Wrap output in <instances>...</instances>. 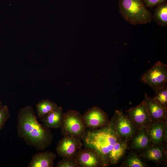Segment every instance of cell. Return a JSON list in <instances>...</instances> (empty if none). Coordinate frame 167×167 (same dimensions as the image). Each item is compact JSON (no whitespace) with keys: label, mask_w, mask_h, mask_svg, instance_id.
Listing matches in <instances>:
<instances>
[{"label":"cell","mask_w":167,"mask_h":167,"mask_svg":"<svg viewBox=\"0 0 167 167\" xmlns=\"http://www.w3.org/2000/svg\"><path fill=\"white\" fill-rule=\"evenodd\" d=\"M119 12L125 21L135 25L150 22L152 14L142 0H119Z\"/></svg>","instance_id":"obj_3"},{"label":"cell","mask_w":167,"mask_h":167,"mask_svg":"<svg viewBox=\"0 0 167 167\" xmlns=\"http://www.w3.org/2000/svg\"><path fill=\"white\" fill-rule=\"evenodd\" d=\"M161 144H150L144 150L143 156L156 163H160L163 159L165 153L164 148Z\"/></svg>","instance_id":"obj_16"},{"label":"cell","mask_w":167,"mask_h":167,"mask_svg":"<svg viewBox=\"0 0 167 167\" xmlns=\"http://www.w3.org/2000/svg\"><path fill=\"white\" fill-rule=\"evenodd\" d=\"M127 115L138 128L146 127L151 122L146 106L145 100L136 106L126 111Z\"/></svg>","instance_id":"obj_10"},{"label":"cell","mask_w":167,"mask_h":167,"mask_svg":"<svg viewBox=\"0 0 167 167\" xmlns=\"http://www.w3.org/2000/svg\"><path fill=\"white\" fill-rule=\"evenodd\" d=\"M2 106V101L0 100V107Z\"/></svg>","instance_id":"obj_25"},{"label":"cell","mask_w":167,"mask_h":167,"mask_svg":"<svg viewBox=\"0 0 167 167\" xmlns=\"http://www.w3.org/2000/svg\"><path fill=\"white\" fill-rule=\"evenodd\" d=\"M17 134L28 144L43 151L51 144L53 135L50 129L40 123L32 107L22 108L18 115Z\"/></svg>","instance_id":"obj_1"},{"label":"cell","mask_w":167,"mask_h":167,"mask_svg":"<svg viewBox=\"0 0 167 167\" xmlns=\"http://www.w3.org/2000/svg\"><path fill=\"white\" fill-rule=\"evenodd\" d=\"M126 166L129 167H145L146 165L135 155L130 154L125 161Z\"/></svg>","instance_id":"obj_21"},{"label":"cell","mask_w":167,"mask_h":167,"mask_svg":"<svg viewBox=\"0 0 167 167\" xmlns=\"http://www.w3.org/2000/svg\"><path fill=\"white\" fill-rule=\"evenodd\" d=\"M145 100L147 110L151 122L167 121V108L149 98L145 93Z\"/></svg>","instance_id":"obj_11"},{"label":"cell","mask_w":167,"mask_h":167,"mask_svg":"<svg viewBox=\"0 0 167 167\" xmlns=\"http://www.w3.org/2000/svg\"><path fill=\"white\" fill-rule=\"evenodd\" d=\"M87 130H93L103 127L109 122L108 114L101 109L96 106L88 109L83 115Z\"/></svg>","instance_id":"obj_6"},{"label":"cell","mask_w":167,"mask_h":167,"mask_svg":"<svg viewBox=\"0 0 167 167\" xmlns=\"http://www.w3.org/2000/svg\"><path fill=\"white\" fill-rule=\"evenodd\" d=\"M136 132L132 137L131 146L138 150H144L151 143L146 128L141 126L137 128Z\"/></svg>","instance_id":"obj_15"},{"label":"cell","mask_w":167,"mask_h":167,"mask_svg":"<svg viewBox=\"0 0 167 167\" xmlns=\"http://www.w3.org/2000/svg\"><path fill=\"white\" fill-rule=\"evenodd\" d=\"M63 113V108L58 106L54 109L41 119L43 125L50 129L60 128L62 125Z\"/></svg>","instance_id":"obj_14"},{"label":"cell","mask_w":167,"mask_h":167,"mask_svg":"<svg viewBox=\"0 0 167 167\" xmlns=\"http://www.w3.org/2000/svg\"><path fill=\"white\" fill-rule=\"evenodd\" d=\"M10 116L9 109L6 105H2L0 107V131L4 127Z\"/></svg>","instance_id":"obj_23"},{"label":"cell","mask_w":167,"mask_h":167,"mask_svg":"<svg viewBox=\"0 0 167 167\" xmlns=\"http://www.w3.org/2000/svg\"><path fill=\"white\" fill-rule=\"evenodd\" d=\"M63 135H70L82 140L87 129L83 115L79 112L69 110L63 113L62 125L60 127Z\"/></svg>","instance_id":"obj_4"},{"label":"cell","mask_w":167,"mask_h":167,"mask_svg":"<svg viewBox=\"0 0 167 167\" xmlns=\"http://www.w3.org/2000/svg\"><path fill=\"white\" fill-rule=\"evenodd\" d=\"M79 167H104L100 156L94 149L85 147L79 149L75 155Z\"/></svg>","instance_id":"obj_9"},{"label":"cell","mask_w":167,"mask_h":167,"mask_svg":"<svg viewBox=\"0 0 167 167\" xmlns=\"http://www.w3.org/2000/svg\"><path fill=\"white\" fill-rule=\"evenodd\" d=\"M81 139L70 135H64L58 142L56 150L58 155L62 158L75 156L82 148Z\"/></svg>","instance_id":"obj_8"},{"label":"cell","mask_w":167,"mask_h":167,"mask_svg":"<svg viewBox=\"0 0 167 167\" xmlns=\"http://www.w3.org/2000/svg\"><path fill=\"white\" fill-rule=\"evenodd\" d=\"M127 141L120 138L118 140L109 155V165L116 164L123 157L127 148Z\"/></svg>","instance_id":"obj_17"},{"label":"cell","mask_w":167,"mask_h":167,"mask_svg":"<svg viewBox=\"0 0 167 167\" xmlns=\"http://www.w3.org/2000/svg\"><path fill=\"white\" fill-rule=\"evenodd\" d=\"M147 8H152L165 2L166 0H142Z\"/></svg>","instance_id":"obj_24"},{"label":"cell","mask_w":167,"mask_h":167,"mask_svg":"<svg viewBox=\"0 0 167 167\" xmlns=\"http://www.w3.org/2000/svg\"><path fill=\"white\" fill-rule=\"evenodd\" d=\"M114 114V127L118 136L120 138L127 140L132 137L137 128L122 111L116 110Z\"/></svg>","instance_id":"obj_7"},{"label":"cell","mask_w":167,"mask_h":167,"mask_svg":"<svg viewBox=\"0 0 167 167\" xmlns=\"http://www.w3.org/2000/svg\"><path fill=\"white\" fill-rule=\"evenodd\" d=\"M56 167H79L75 159V156L62 158L56 166Z\"/></svg>","instance_id":"obj_22"},{"label":"cell","mask_w":167,"mask_h":167,"mask_svg":"<svg viewBox=\"0 0 167 167\" xmlns=\"http://www.w3.org/2000/svg\"><path fill=\"white\" fill-rule=\"evenodd\" d=\"M115 118L114 114L106 126L98 129L87 130L82 139L85 147L91 148L97 152L104 167L109 165V155L119 138L115 129Z\"/></svg>","instance_id":"obj_2"},{"label":"cell","mask_w":167,"mask_h":167,"mask_svg":"<svg viewBox=\"0 0 167 167\" xmlns=\"http://www.w3.org/2000/svg\"><path fill=\"white\" fill-rule=\"evenodd\" d=\"M155 94L152 98L162 106L167 108V85L158 88L155 92Z\"/></svg>","instance_id":"obj_20"},{"label":"cell","mask_w":167,"mask_h":167,"mask_svg":"<svg viewBox=\"0 0 167 167\" xmlns=\"http://www.w3.org/2000/svg\"><path fill=\"white\" fill-rule=\"evenodd\" d=\"M141 79L155 92L167 83V65L160 61L156 62L142 76Z\"/></svg>","instance_id":"obj_5"},{"label":"cell","mask_w":167,"mask_h":167,"mask_svg":"<svg viewBox=\"0 0 167 167\" xmlns=\"http://www.w3.org/2000/svg\"><path fill=\"white\" fill-rule=\"evenodd\" d=\"M57 156L50 151L40 152L34 154L28 165V167H53Z\"/></svg>","instance_id":"obj_13"},{"label":"cell","mask_w":167,"mask_h":167,"mask_svg":"<svg viewBox=\"0 0 167 167\" xmlns=\"http://www.w3.org/2000/svg\"><path fill=\"white\" fill-rule=\"evenodd\" d=\"M58 105L55 103L48 100H42L36 105L37 115L41 119L54 109Z\"/></svg>","instance_id":"obj_19"},{"label":"cell","mask_w":167,"mask_h":167,"mask_svg":"<svg viewBox=\"0 0 167 167\" xmlns=\"http://www.w3.org/2000/svg\"><path fill=\"white\" fill-rule=\"evenodd\" d=\"M152 19L159 26H167V2L166 1L157 5L154 9Z\"/></svg>","instance_id":"obj_18"},{"label":"cell","mask_w":167,"mask_h":167,"mask_svg":"<svg viewBox=\"0 0 167 167\" xmlns=\"http://www.w3.org/2000/svg\"><path fill=\"white\" fill-rule=\"evenodd\" d=\"M146 128L151 143L161 144L164 142V133L167 128V121L151 122Z\"/></svg>","instance_id":"obj_12"}]
</instances>
